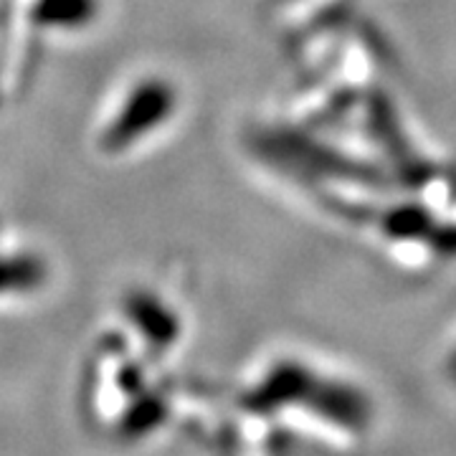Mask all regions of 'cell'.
<instances>
[{
	"instance_id": "6da1fadb",
	"label": "cell",
	"mask_w": 456,
	"mask_h": 456,
	"mask_svg": "<svg viewBox=\"0 0 456 456\" xmlns=\"http://www.w3.org/2000/svg\"><path fill=\"white\" fill-rule=\"evenodd\" d=\"M180 114V89L160 71H140L114 84L92 125L94 150L107 158H130L155 142Z\"/></svg>"
},
{
	"instance_id": "7a4b0ae2",
	"label": "cell",
	"mask_w": 456,
	"mask_h": 456,
	"mask_svg": "<svg viewBox=\"0 0 456 456\" xmlns=\"http://www.w3.org/2000/svg\"><path fill=\"white\" fill-rule=\"evenodd\" d=\"M454 370H456V365H454Z\"/></svg>"
}]
</instances>
